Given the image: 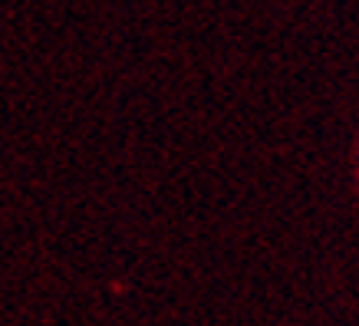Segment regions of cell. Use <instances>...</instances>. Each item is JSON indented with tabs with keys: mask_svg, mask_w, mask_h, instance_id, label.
<instances>
[]
</instances>
